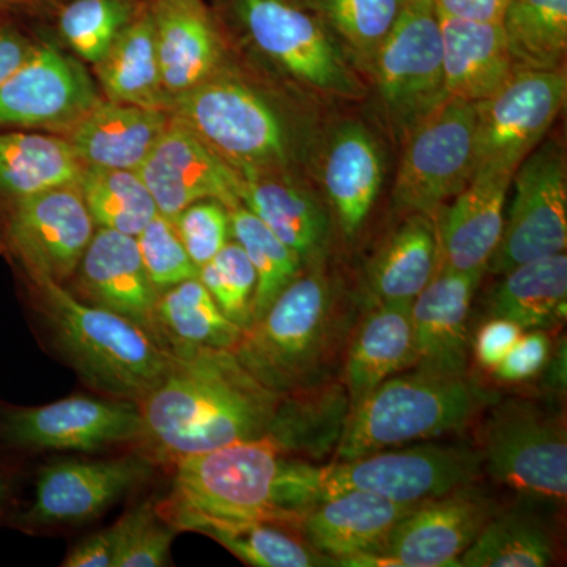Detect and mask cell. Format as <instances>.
I'll list each match as a JSON object with an SVG mask.
<instances>
[{"instance_id":"1","label":"cell","mask_w":567,"mask_h":567,"mask_svg":"<svg viewBox=\"0 0 567 567\" xmlns=\"http://www.w3.org/2000/svg\"><path fill=\"white\" fill-rule=\"evenodd\" d=\"M281 395L244 368L233 350L199 349L175 357L140 409L142 451L174 461L264 439Z\"/></svg>"},{"instance_id":"2","label":"cell","mask_w":567,"mask_h":567,"mask_svg":"<svg viewBox=\"0 0 567 567\" xmlns=\"http://www.w3.org/2000/svg\"><path fill=\"white\" fill-rule=\"evenodd\" d=\"M320 465L286 456L267 439L189 454L175 462L173 488L156 507L164 520L194 516L297 528L322 499Z\"/></svg>"},{"instance_id":"3","label":"cell","mask_w":567,"mask_h":567,"mask_svg":"<svg viewBox=\"0 0 567 567\" xmlns=\"http://www.w3.org/2000/svg\"><path fill=\"white\" fill-rule=\"evenodd\" d=\"M354 323L341 287L317 265L276 297L233 352L265 388L292 393L334 379Z\"/></svg>"},{"instance_id":"4","label":"cell","mask_w":567,"mask_h":567,"mask_svg":"<svg viewBox=\"0 0 567 567\" xmlns=\"http://www.w3.org/2000/svg\"><path fill=\"white\" fill-rule=\"evenodd\" d=\"M55 353L96 393L140 405L159 385L174 354L141 324L82 303L65 286L35 282Z\"/></svg>"},{"instance_id":"5","label":"cell","mask_w":567,"mask_h":567,"mask_svg":"<svg viewBox=\"0 0 567 567\" xmlns=\"http://www.w3.org/2000/svg\"><path fill=\"white\" fill-rule=\"evenodd\" d=\"M502 398L472 374L416 371L386 379L347 417L331 461H350L416 442L464 432Z\"/></svg>"},{"instance_id":"6","label":"cell","mask_w":567,"mask_h":567,"mask_svg":"<svg viewBox=\"0 0 567 567\" xmlns=\"http://www.w3.org/2000/svg\"><path fill=\"white\" fill-rule=\"evenodd\" d=\"M484 475L518 495L566 502V413L547 399L499 398L477 420Z\"/></svg>"},{"instance_id":"7","label":"cell","mask_w":567,"mask_h":567,"mask_svg":"<svg viewBox=\"0 0 567 567\" xmlns=\"http://www.w3.org/2000/svg\"><path fill=\"white\" fill-rule=\"evenodd\" d=\"M171 103L178 121L235 171H279L297 155L282 112L244 81L213 74Z\"/></svg>"},{"instance_id":"8","label":"cell","mask_w":567,"mask_h":567,"mask_svg":"<svg viewBox=\"0 0 567 567\" xmlns=\"http://www.w3.org/2000/svg\"><path fill=\"white\" fill-rule=\"evenodd\" d=\"M254 47L309 91L331 100H361L365 82L333 37L297 0H229Z\"/></svg>"},{"instance_id":"9","label":"cell","mask_w":567,"mask_h":567,"mask_svg":"<svg viewBox=\"0 0 567 567\" xmlns=\"http://www.w3.org/2000/svg\"><path fill=\"white\" fill-rule=\"evenodd\" d=\"M369 82L374 85L383 121L401 141L450 99L434 0H405L401 17L380 47Z\"/></svg>"},{"instance_id":"10","label":"cell","mask_w":567,"mask_h":567,"mask_svg":"<svg viewBox=\"0 0 567 567\" xmlns=\"http://www.w3.org/2000/svg\"><path fill=\"white\" fill-rule=\"evenodd\" d=\"M476 104L447 99L402 140L391 205L398 215L435 218L476 169Z\"/></svg>"},{"instance_id":"11","label":"cell","mask_w":567,"mask_h":567,"mask_svg":"<svg viewBox=\"0 0 567 567\" xmlns=\"http://www.w3.org/2000/svg\"><path fill=\"white\" fill-rule=\"evenodd\" d=\"M483 476V457L476 445L424 442L320 465L319 486L322 499L363 491L416 505L480 483Z\"/></svg>"},{"instance_id":"12","label":"cell","mask_w":567,"mask_h":567,"mask_svg":"<svg viewBox=\"0 0 567 567\" xmlns=\"http://www.w3.org/2000/svg\"><path fill=\"white\" fill-rule=\"evenodd\" d=\"M566 245L565 145L544 140L513 175L502 238L486 271L502 276L517 265L565 252Z\"/></svg>"},{"instance_id":"13","label":"cell","mask_w":567,"mask_h":567,"mask_svg":"<svg viewBox=\"0 0 567 567\" xmlns=\"http://www.w3.org/2000/svg\"><path fill=\"white\" fill-rule=\"evenodd\" d=\"M566 99V69L517 70L495 95L475 103L476 169L516 173L546 140Z\"/></svg>"},{"instance_id":"14","label":"cell","mask_w":567,"mask_h":567,"mask_svg":"<svg viewBox=\"0 0 567 567\" xmlns=\"http://www.w3.org/2000/svg\"><path fill=\"white\" fill-rule=\"evenodd\" d=\"M147 453L106 458H62L40 470L22 524L37 529L80 527L103 516L155 473Z\"/></svg>"},{"instance_id":"15","label":"cell","mask_w":567,"mask_h":567,"mask_svg":"<svg viewBox=\"0 0 567 567\" xmlns=\"http://www.w3.org/2000/svg\"><path fill=\"white\" fill-rule=\"evenodd\" d=\"M498 507L480 483L458 487L413 507L379 554L350 559L346 566L458 567Z\"/></svg>"},{"instance_id":"16","label":"cell","mask_w":567,"mask_h":567,"mask_svg":"<svg viewBox=\"0 0 567 567\" xmlns=\"http://www.w3.org/2000/svg\"><path fill=\"white\" fill-rule=\"evenodd\" d=\"M2 436L24 450L96 453L112 446L142 445L144 421L134 402L71 395L48 405L11 410Z\"/></svg>"},{"instance_id":"17","label":"cell","mask_w":567,"mask_h":567,"mask_svg":"<svg viewBox=\"0 0 567 567\" xmlns=\"http://www.w3.org/2000/svg\"><path fill=\"white\" fill-rule=\"evenodd\" d=\"M95 234V223L78 185L22 197L11 213V248L33 281L65 286Z\"/></svg>"},{"instance_id":"18","label":"cell","mask_w":567,"mask_h":567,"mask_svg":"<svg viewBox=\"0 0 567 567\" xmlns=\"http://www.w3.org/2000/svg\"><path fill=\"white\" fill-rule=\"evenodd\" d=\"M137 174L166 218L205 199L229 210L241 205L240 175L178 118L169 122Z\"/></svg>"},{"instance_id":"19","label":"cell","mask_w":567,"mask_h":567,"mask_svg":"<svg viewBox=\"0 0 567 567\" xmlns=\"http://www.w3.org/2000/svg\"><path fill=\"white\" fill-rule=\"evenodd\" d=\"M100 104L80 63L54 47H35L21 69L0 85V125L63 126Z\"/></svg>"},{"instance_id":"20","label":"cell","mask_w":567,"mask_h":567,"mask_svg":"<svg viewBox=\"0 0 567 567\" xmlns=\"http://www.w3.org/2000/svg\"><path fill=\"white\" fill-rule=\"evenodd\" d=\"M483 271L436 270L412 301L416 371L442 377L470 374L468 319Z\"/></svg>"},{"instance_id":"21","label":"cell","mask_w":567,"mask_h":567,"mask_svg":"<svg viewBox=\"0 0 567 567\" xmlns=\"http://www.w3.org/2000/svg\"><path fill=\"white\" fill-rule=\"evenodd\" d=\"M513 175L476 169L468 185L440 208L434 218L439 245L436 270L486 274L505 226Z\"/></svg>"},{"instance_id":"22","label":"cell","mask_w":567,"mask_h":567,"mask_svg":"<svg viewBox=\"0 0 567 567\" xmlns=\"http://www.w3.org/2000/svg\"><path fill=\"white\" fill-rule=\"evenodd\" d=\"M416 505L363 491L341 492L312 506L297 532L334 566H346L350 559L379 554L395 525Z\"/></svg>"},{"instance_id":"23","label":"cell","mask_w":567,"mask_h":567,"mask_svg":"<svg viewBox=\"0 0 567 567\" xmlns=\"http://www.w3.org/2000/svg\"><path fill=\"white\" fill-rule=\"evenodd\" d=\"M74 275L78 282L70 292L78 300L126 317L153 336L159 292L142 264L136 237L100 227Z\"/></svg>"},{"instance_id":"24","label":"cell","mask_w":567,"mask_h":567,"mask_svg":"<svg viewBox=\"0 0 567 567\" xmlns=\"http://www.w3.org/2000/svg\"><path fill=\"white\" fill-rule=\"evenodd\" d=\"M319 181L346 238L364 226L383 183V155L372 133L357 121L339 123L319 148Z\"/></svg>"},{"instance_id":"25","label":"cell","mask_w":567,"mask_h":567,"mask_svg":"<svg viewBox=\"0 0 567 567\" xmlns=\"http://www.w3.org/2000/svg\"><path fill=\"white\" fill-rule=\"evenodd\" d=\"M415 363L412 301L369 306L361 322L354 323L342 358L341 382L349 394L350 412L380 383Z\"/></svg>"},{"instance_id":"26","label":"cell","mask_w":567,"mask_h":567,"mask_svg":"<svg viewBox=\"0 0 567 567\" xmlns=\"http://www.w3.org/2000/svg\"><path fill=\"white\" fill-rule=\"evenodd\" d=\"M240 200L292 251L306 268L323 265L330 216L315 194L278 171H237Z\"/></svg>"},{"instance_id":"27","label":"cell","mask_w":567,"mask_h":567,"mask_svg":"<svg viewBox=\"0 0 567 567\" xmlns=\"http://www.w3.org/2000/svg\"><path fill=\"white\" fill-rule=\"evenodd\" d=\"M152 17L162 84L173 102L215 74L221 43L199 0H159Z\"/></svg>"},{"instance_id":"28","label":"cell","mask_w":567,"mask_h":567,"mask_svg":"<svg viewBox=\"0 0 567 567\" xmlns=\"http://www.w3.org/2000/svg\"><path fill=\"white\" fill-rule=\"evenodd\" d=\"M440 28L445 87L451 99L484 102L516 73L502 22L458 20L440 13Z\"/></svg>"},{"instance_id":"29","label":"cell","mask_w":567,"mask_h":567,"mask_svg":"<svg viewBox=\"0 0 567 567\" xmlns=\"http://www.w3.org/2000/svg\"><path fill=\"white\" fill-rule=\"evenodd\" d=\"M169 122L162 107L100 103L74 123L69 142L82 166L137 171Z\"/></svg>"},{"instance_id":"30","label":"cell","mask_w":567,"mask_h":567,"mask_svg":"<svg viewBox=\"0 0 567 567\" xmlns=\"http://www.w3.org/2000/svg\"><path fill=\"white\" fill-rule=\"evenodd\" d=\"M350 415L349 394L341 379L281 395L268 427V442L286 456L322 464L333 457Z\"/></svg>"},{"instance_id":"31","label":"cell","mask_w":567,"mask_h":567,"mask_svg":"<svg viewBox=\"0 0 567 567\" xmlns=\"http://www.w3.org/2000/svg\"><path fill=\"white\" fill-rule=\"evenodd\" d=\"M555 503L520 495L488 518L466 548L462 567H544L558 557V539L547 507Z\"/></svg>"},{"instance_id":"32","label":"cell","mask_w":567,"mask_h":567,"mask_svg":"<svg viewBox=\"0 0 567 567\" xmlns=\"http://www.w3.org/2000/svg\"><path fill=\"white\" fill-rule=\"evenodd\" d=\"M404 218L365 268L369 306L415 300L439 268L434 219L424 215Z\"/></svg>"},{"instance_id":"33","label":"cell","mask_w":567,"mask_h":567,"mask_svg":"<svg viewBox=\"0 0 567 567\" xmlns=\"http://www.w3.org/2000/svg\"><path fill=\"white\" fill-rule=\"evenodd\" d=\"M153 338L182 357L199 349L233 350L244 330L230 322L199 278L164 290L153 309Z\"/></svg>"},{"instance_id":"34","label":"cell","mask_w":567,"mask_h":567,"mask_svg":"<svg viewBox=\"0 0 567 567\" xmlns=\"http://www.w3.org/2000/svg\"><path fill=\"white\" fill-rule=\"evenodd\" d=\"M178 533L196 532L254 567H320L334 563L319 554L300 536L297 528L276 522H226L182 516L171 518Z\"/></svg>"},{"instance_id":"35","label":"cell","mask_w":567,"mask_h":567,"mask_svg":"<svg viewBox=\"0 0 567 567\" xmlns=\"http://www.w3.org/2000/svg\"><path fill=\"white\" fill-rule=\"evenodd\" d=\"M488 297V315L513 320L525 331L548 330L565 320L566 252L517 265Z\"/></svg>"},{"instance_id":"36","label":"cell","mask_w":567,"mask_h":567,"mask_svg":"<svg viewBox=\"0 0 567 567\" xmlns=\"http://www.w3.org/2000/svg\"><path fill=\"white\" fill-rule=\"evenodd\" d=\"M82 169L69 141L37 133L0 134V192L17 200L76 185Z\"/></svg>"},{"instance_id":"37","label":"cell","mask_w":567,"mask_h":567,"mask_svg":"<svg viewBox=\"0 0 567 567\" xmlns=\"http://www.w3.org/2000/svg\"><path fill=\"white\" fill-rule=\"evenodd\" d=\"M95 65L111 102L162 107L169 100L159 74L152 14L126 24Z\"/></svg>"},{"instance_id":"38","label":"cell","mask_w":567,"mask_h":567,"mask_svg":"<svg viewBox=\"0 0 567 567\" xmlns=\"http://www.w3.org/2000/svg\"><path fill=\"white\" fill-rule=\"evenodd\" d=\"M322 22L342 54L360 74L371 80L377 54L394 28L405 0H297Z\"/></svg>"},{"instance_id":"39","label":"cell","mask_w":567,"mask_h":567,"mask_svg":"<svg viewBox=\"0 0 567 567\" xmlns=\"http://www.w3.org/2000/svg\"><path fill=\"white\" fill-rule=\"evenodd\" d=\"M499 22L517 70L565 69L567 0H505Z\"/></svg>"},{"instance_id":"40","label":"cell","mask_w":567,"mask_h":567,"mask_svg":"<svg viewBox=\"0 0 567 567\" xmlns=\"http://www.w3.org/2000/svg\"><path fill=\"white\" fill-rule=\"evenodd\" d=\"M80 188L93 223L136 237L158 215V207L137 171L82 169Z\"/></svg>"},{"instance_id":"41","label":"cell","mask_w":567,"mask_h":567,"mask_svg":"<svg viewBox=\"0 0 567 567\" xmlns=\"http://www.w3.org/2000/svg\"><path fill=\"white\" fill-rule=\"evenodd\" d=\"M230 234L245 249L256 270L252 297V323L265 315L276 297L305 270L303 260L292 251L252 212L240 205L230 208ZM251 323V324H252Z\"/></svg>"},{"instance_id":"42","label":"cell","mask_w":567,"mask_h":567,"mask_svg":"<svg viewBox=\"0 0 567 567\" xmlns=\"http://www.w3.org/2000/svg\"><path fill=\"white\" fill-rule=\"evenodd\" d=\"M125 0H73L61 14V31L84 61L99 63L128 24Z\"/></svg>"},{"instance_id":"43","label":"cell","mask_w":567,"mask_h":567,"mask_svg":"<svg viewBox=\"0 0 567 567\" xmlns=\"http://www.w3.org/2000/svg\"><path fill=\"white\" fill-rule=\"evenodd\" d=\"M199 281L207 287L230 322L244 331L251 327L257 275L251 260L237 241H227L210 262L199 268Z\"/></svg>"},{"instance_id":"44","label":"cell","mask_w":567,"mask_h":567,"mask_svg":"<svg viewBox=\"0 0 567 567\" xmlns=\"http://www.w3.org/2000/svg\"><path fill=\"white\" fill-rule=\"evenodd\" d=\"M121 543L114 567H162L169 565L171 546L177 529L164 520L156 502L141 503L118 520Z\"/></svg>"},{"instance_id":"45","label":"cell","mask_w":567,"mask_h":567,"mask_svg":"<svg viewBox=\"0 0 567 567\" xmlns=\"http://www.w3.org/2000/svg\"><path fill=\"white\" fill-rule=\"evenodd\" d=\"M142 264L159 293L188 279L199 278V267L193 262L174 219L162 213L136 235Z\"/></svg>"},{"instance_id":"46","label":"cell","mask_w":567,"mask_h":567,"mask_svg":"<svg viewBox=\"0 0 567 567\" xmlns=\"http://www.w3.org/2000/svg\"><path fill=\"white\" fill-rule=\"evenodd\" d=\"M186 251L197 267L210 262L230 235L229 208L213 199L189 205L174 219Z\"/></svg>"},{"instance_id":"47","label":"cell","mask_w":567,"mask_h":567,"mask_svg":"<svg viewBox=\"0 0 567 567\" xmlns=\"http://www.w3.org/2000/svg\"><path fill=\"white\" fill-rule=\"evenodd\" d=\"M550 336L546 330L524 331L513 349L492 369L495 379L505 383H524L544 372L550 360Z\"/></svg>"},{"instance_id":"48","label":"cell","mask_w":567,"mask_h":567,"mask_svg":"<svg viewBox=\"0 0 567 567\" xmlns=\"http://www.w3.org/2000/svg\"><path fill=\"white\" fill-rule=\"evenodd\" d=\"M524 331V328L513 320L491 317L480 328L475 341H473V354H475L476 363L481 368L492 371L513 349Z\"/></svg>"},{"instance_id":"49","label":"cell","mask_w":567,"mask_h":567,"mask_svg":"<svg viewBox=\"0 0 567 567\" xmlns=\"http://www.w3.org/2000/svg\"><path fill=\"white\" fill-rule=\"evenodd\" d=\"M121 543V525L93 533L74 544L63 559L65 567H114Z\"/></svg>"},{"instance_id":"50","label":"cell","mask_w":567,"mask_h":567,"mask_svg":"<svg viewBox=\"0 0 567 567\" xmlns=\"http://www.w3.org/2000/svg\"><path fill=\"white\" fill-rule=\"evenodd\" d=\"M446 17L470 21H502L505 0H434Z\"/></svg>"},{"instance_id":"51","label":"cell","mask_w":567,"mask_h":567,"mask_svg":"<svg viewBox=\"0 0 567 567\" xmlns=\"http://www.w3.org/2000/svg\"><path fill=\"white\" fill-rule=\"evenodd\" d=\"M33 51L35 47H32L28 40L0 28V85L9 80L14 71L21 69L22 63L31 58Z\"/></svg>"},{"instance_id":"52","label":"cell","mask_w":567,"mask_h":567,"mask_svg":"<svg viewBox=\"0 0 567 567\" xmlns=\"http://www.w3.org/2000/svg\"><path fill=\"white\" fill-rule=\"evenodd\" d=\"M557 352L550 354L546 365L547 385L550 390L561 393L566 390V346H559Z\"/></svg>"},{"instance_id":"53","label":"cell","mask_w":567,"mask_h":567,"mask_svg":"<svg viewBox=\"0 0 567 567\" xmlns=\"http://www.w3.org/2000/svg\"><path fill=\"white\" fill-rule=\"evenodd\" d=\"M10 484L2 475H0V507L6 503L7 496H9Z\"/></svg>"}]
</instances>
